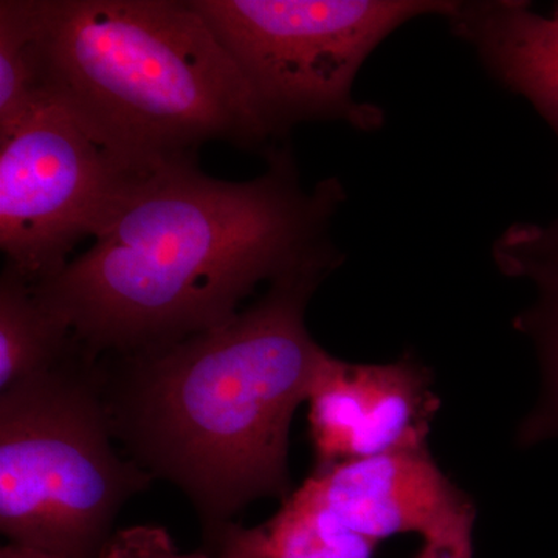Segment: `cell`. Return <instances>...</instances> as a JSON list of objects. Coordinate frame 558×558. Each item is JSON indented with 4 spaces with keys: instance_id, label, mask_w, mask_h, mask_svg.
<instances>
[{
    "instance_id": "cell-1",
    "label": "cell",
    "mask_w": 558,
    "mask_h": 558,
    "mask_svg": "<svg viewBox=\"0 0 558 558\" xmlns=\"http://www.w3.org/2000/svg\"><path fill=\"white\" fill-rule=\"evenodd\" d=\"M250 180L205 174L197 161L150 175L49 281L40 301L89 359L157 351L226 325L260 282L333 250L337 180L301 186L288 149Z\"/></svg>"
},
{
    "instance_id": "cell-2",
    "label": "cell",
    "mask_w": 558,
    "mask_h": 558,
    "mask_svg": "<svg viewBox=\"0 0 558 558\" xmlns=\"http://www.w3.org/2000/svg\"><path fill=\"white\" fill-rule=\"evenodd\" d=\"M340 260L330 250L282 275L219 328L98 359L113 438L154 480L189 495L207 545L250 502L292 494L290 424L328 355L306 328V307Z\"/></svg>"
},
{
    "instance_id": "cell-3",
    "label": "cell",
    "mask_w": 558,
    "mask_h": 558,
    "mask_svg": "<svg viewBox=\"0 0 558 558\" xmlns=\"http://www.w3.org/2000/svg\"><path fill=\"white\" fill-rule=\"evenodd\" d=\"M44 81L113 145L150 167L205 143L269 156L281 138L191 0H28Z\"/></svg>"
},
{
    "instance_id": "cell-4",
    "label": "cell",
    "mask_w": 558,
    "mask_h": 558,
    "mask_svg": "<svg viewBox=\"0 0 558 558\" xmlns=\"http://www.w3.org/2000/svg\"><path fill=\"white\" fill-rule=\"evenodd\" d=\"M98 360L76 344L0 391V529L10 543L101 558L113 521L153 476L117 457Z\"/></svg>"
},
{
    "instance_id": "cell-5",
    "label": "cell",
    "mask_w": 558,
    "mask_h": 558,
    "mask_svg": "<svg viewBox=\"0 0 558 558\" xmlns=\"http://www.w3.org/2000/svg\"><path fill=\"white\" fill-rule=\"evenodd\" d=\"M255 92L279 134L311 120L379 126L381 112L352 97L371 51L422 14L450 17L457 2L428 0H191Z\"/></svg>"
},
{
    "instance_id": "cell-6",
    "label": "cell",
    "mask_w": 558,
    "mask_h": 558,
    "mask_svg": "<svg viewBox=\"0 0 558 558\" xmlns=\"http://www.w3.org/2000/svg\"><path fill=\"white\" fill-rule=\"evenodd\" d=\"M171 167V165H170ZM49 97L0 137V248L31 284L64 270L157 171Z\"/></svg>"
},
{
    "instance_id": "cell-7",
    "label": "cell",
    "mask_w": 558,
    "mask_h": 558,
    "mask_svg": "<svg viewBox=\"0 0 558 558\" xmlns=\"http://www.w3.org/2000/svg\"><path fill=\"white\" fill-rule=\"evenodd\" d=\"M427 369L409 359L359 365L326 355L310 399L317 470L392 451L427 449L439 400Z\"/></svg>"
},
{
    "instance_id": "cell-8",
    "label": "cell",
    "mask_w": 558,
    "mask_h": 558,
    "mask_svg": "<svg viewBox=\"0 0 558 558\" xmlns=\"http://www.w3.org/2000/svg\"><path fill=\"white\" fill-rule=\"evenodd\" d=\"M310 478L352 531L377 543L402 534L427 537L470 502L428 449L341 462L315 469Z\"/></svg>"
},
{
    "instance_id": "cell-9",
    "label": "cell",
    "mask_w": 558,
    "mask_h": 558,
    "mask_svg": "<svg viewBox=\"0 0 558 558\" xmlns=\"http://www.w3.org/2000/svg\"><path fill=\"white\" fill-rule=\"evenodd\" d=\"M488 69L526 97L558 137V9L539 14L523 2L458 3L449 17Z\"/></svg>"
},
{
    "instance_id": "cell-10",
    "label": "cell",
    "mask_w": 558,
    "mask_h": 558,
    "mask_svg": "<svg viewBox=\"0 0 558 558\" xmlns=\"http://www.w3.org/2000/svg\"><path fill=\"white\" fill-rule=\"evenodd\" d=\"M250 558H374L379 543L352 531L319 497L311 478L260 526L231 524Z\"/></svg>"
},
{
    "instance_id": "cell-11",
    "label": "cell",
    "mask_w": 558,
    "mask_h": 558,
    "mask_svg": "<svg viewBox=\"0 0 558 558\" xmlns=\"http://www.w3.org/2000/svg\"><path fill=\"white\" fill-rule=\"evenodd\" d=\"M75 347L68 323L9 266L0 275V391L53 368Z\"/></svg>"
},
{
    "instance_id": "cell-12",
    "label": "cell",
    "mask_w": 558,
    "mask_h": 558,
    "mask_svg": "<svg viewBox=\"0 0 558 558\" xmlns=\"http://www.w3.org/2000/svg\"><path fill=\"white\" fill-rule=\"evenodd\" d=\"M28 0L0 2V137L49 98Z\"/></svg>"
},
{
    "instance_id": "cell-13",
    "label": "cell",
    "mask_w": 558,
    "mask_h": 558,
    "mask_svg": "<svg viewBox=\"0 0 558 558\" xmlns=\"http://www.w3.org/2000/svg\"><path fill=\"white\" fill-rule=\"evenodd\" d=\"M495 258L506 274L538 286L539 310L558 314V219L546 226L520 223L505 231L495 244Z\"/></svg>"
},
{
    "instance_id": "cell-14",
    "label": "cell",
    "mask_w": 558,
    "mask_h": 558,
    "mask_svg": "<svg viewBox=\"0 0 558 558\" xmlns=\"http://www.w3.org/2000/svg\"><path fill=\"white\" fill-rule=\"evenodd\" d=\"M207 548L199 553H179L163 527L134 526L113 532L101 558H250L229 527Z\"/></svg>"
},
{
    "instance_id": "cell-15",
    "label": "cell",
    "mask_w": 558,
    "mask_h": 558,
    "mask_svg": "<svg viewBox=\"0 0 558 558\" xmlns=\"http://www.w3.org/2000/svg\"><path fill=\"white\" fill-rule=\"evenodd\" d=\"M475 508L468 502L442 526L422 538L416 558H473Z\"/></svg>"
},
{
    "instance_id": "cell-16",
    "label": "cell",
    "mask_w": 558,
    "mask_h": 558,
    "mask_svg": "<svg viewBox=\"0 0 558 558\" xmlns=\"http://www.w3.org/2000/svg\"><path fill=\"white\" fill-rule=\"evenodd\" d=\"M534 328L539 333V340L545 347L546 357H548L550 380H553V403H550V414L543 418L537 428L543 427L546 422L550 425L546 429H558V314L554 312L537 310L527 318V326ZM534 428V432L535 429Z\"/></svg>"
},
{
    "instance_id": "cell-17",
    "label": "cell",
    "mask_w": 558,
    "mask_h": 558,
    "mask_svg": "<svg viewBox=\"0 0 558 558\" xmlns=\"http://www.w3.org/2000/svg\"><path fill=\"white\" fill-rule=\"evenodd\" d=\"M0 558H69L61 554L50 553L35 548V546L21 545V543H10L0 550Z\"/></svg>"
}]
</instances>
